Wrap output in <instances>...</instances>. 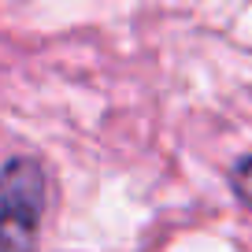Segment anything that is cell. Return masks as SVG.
<instances>
[{
	"instance_id": "obj_1",
	"label": "cell",
	"mask_w": 252,
	"mask_h": 252,
	"mask_svg": "<svg viewBox=\"0 0 252 252\" xmlns=\"http://www.w3.org/2000/svg\"><path fill=\"white\" fill-rule=\"evenodd\" d=\"M45 215V171L30 156L0 167V252H33Z\"/></svg>"
},
{
	"instance_id": "obj_2",
	"label": "cell",
	"mask_w": 252,
	"mask_h": 252,
	"mask_svg": "<svg viewBox=\"0 0 252 252\" xmlns=\"http://www.w3.org/2000/svg\"><path fill=\"white\" fill-rule=\"evenodd\" d=\"M230 189H234V197L252 212V156H241L230 167Z\"/></svg>"
}]
</instances>
